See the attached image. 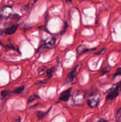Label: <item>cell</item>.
Instances as JSON below:
<instances>
[{
  "label": "cell",
  "instance_id": "8992f818",
  "mask_svg": "<svg viewBox=\"0 0 121 122\" xmlns=\"http://www.w3.org/2000/svg\"><path fill=\"white\" fill-rule=\"evenodd\" d=\"M18 29V25H13L11 27H8L4 30V33L7 35H13L16 32V30Z\"/></svg>",
  "mask_w": 121,
  "mask_h": 122
},
{
  "label": "cell",
  "instance_id": "2e32d148",
  "mask_svg": "<svg viewBox=\"0 0 121 122\" xmlns=\"http://www.w3.org/2000/svg\"><path fill=\"white\" fill-rule=\"evenodd\" d=\"M116 119L118 122H121V108L117 111L116 114Z\"/></svg>",
  "mask_w": 121,
  "mask_h": 122
},
{
  "label": "cell",
  "instance_id": "ac0fdd59",
  "mask_svg": "<svg viewBox=\"0 0 121 122\" xmlns=\"http://www.w3.org/2000/svg\"><path fill=\"white\" fill-rule=\"evenodd\" d=\"M27 10H28V6L27 5H25L22 7V11H23L24 13H25Z\"/></svg>",
  "mask_w": 121,
  "mask_h": 122
},
{
  "label": "cell",
  "instance_id": "3957f363",
  "mask_svg": "<svg viewBox=\"0 0 121 122\" xmlns=\"http://www.w3.org/2000/svg\"><path fill=\"white\" fill-rule=\"evenodd\" d=\"M78 67V66H76L73 69H72V71H71L70 74H69L68 77V81H69V82L71 83H75L76 81H77V77H76V75H77V69Z\"/></svg>",
  "mask_w": 121,
  "mask_h": 122
},
{
  "label": "cell",
  "instance_id": "9c48e42d",
  "mask_svg": "<svg viewBox=\"0 0 121 122\" xmlns=\"http://www.w3.org/2000/svg\"><path fill=\"white\" fill-rule=\"evenodd\" d=\"M24 90V86H21L17 87V88H15L13 92L14 93H15V94H20L21 93H22L23 92Z\"/></svg>",
  "mask_w": 121,
  "mask_h": 122
},
{
  "label": "cell",
  "instance_id": "ba28073f",
  "mask_svg": "<svg viewBox=\"0 0 121 122\" xmlns=\"http://www.w3.org/2000/svg\"><path fill=\"white\" fill-rule=\"evenodd\" d=\"M45 46L47 48H53L55 46V39L54 38H52L49 39H47L45 41Z\"/></svg>",
  "mask_w": 121,
  "mask_h": 122
},
{
  "label": "cell",
  "instance_id": "4fadbf2b",
  "mask_svg": "<svg viewBox=\"0 0 121 122\" xmlns=\"http://www.w3.org/2000/svg\"><path fill=\"white\" fill-rule=\"evenodd\" d=\"M110 69H110V67L109 66H107L105 67L104 69H102V71H101L100 74L102 75H105L106 73H107L108 72H109V71H110Z\"/></svg>",
  "mask_w": 121,
  "mask_h": 122
},
{
  "label": "cell",
  "instance_id": "6da1fadb",
  "mask_svg": "<svg viewBox=\"0 0 121 122\" xmlns=\"http://www.w3.org/2000/svg\"><path fill=\"white\" fill-rule=\"evenodd\" d=\"M99 96L97 94H93L89 96L87 99V104L91 108H96L98 106L99 102Z\"/></svg>",
  "mask_w": 121,
  "mask_h": 122
},
{
  "label": "cell",
  "instance_id": "8fae6325",
  "mask_svg": "<svg viewBox=\"0 0 121 122\" xmlns=\"http://www.w3.org/2000/svg\"><path fill=\"white\" fill-rule=\"evenodd\" d=\"M55 68H52V69H49V70H47V71H46V73H47V77H49V78H52V74H53V73L55 71Z\"/></svg>",
  "mask_w": 121,
  "mask_h": 122
},
{
  "label": "cell",
  "instance_id": "5b68a950",
  "mask_svg": "<svg viewBox=\"0 0 121 122\" xmlns=\"http://www.w3.org/2000/svg\"><path fill=\"white\" fill-rule=\"evenodd\" d=\"M71 88H70V89L62 92L59 97V100L62 101H67L70 99V96H71Z\"/></svg>",
  "mask_w": 121,
  "mask_h": 122
},
{
  "label": "cell",
  "instance_id": "ffe728a7",
  "mask_svg": "<svg viewBox=\"0 0 121 122\" xmlns=\"http://www.w3.org/2000/svg\"><path fill=\"white\" fill-rule=\"evenodd\" d=\"M3 33H4L3 30H1V29H0V36L2 35L3 34Z\"/></svg>",
  "mask_w": 121,
  "mask_h": 122
},
{
  "label": "cell",
  "instance_id": "d6986e66",
  "mask_svg": "<svg viewBox=\"0 0 121 122\" xmlns=\"http://www.w3.org/2000/svg\"><path fill=\"white\" fill-rule=\"evenodd\" d=\"M104 50H105V48H104V49H103V50H101V51L100 52H97V53H96V54H100L101 53H102V52H103V51H104Z\"/></svg>",
  "mask_w": 121,
  "mask_h": 122
},
{
  "label": "cell",
  "instance_id": "7c38bea8",
  "mask_svg": "<svg viewBox=\"0 0 121 122\" xmlns=\"http://www.w3.org/2000/svg\"><path fill=\"white\" fill-rule=\"evenodd\" d=\"M37 98H39V97H38L37 95H36V94H33V95H31V96L28 98L27 102H28V104L31 103V102H32L33 101H34Z\"/></svg>",
  "mask_w": 121,
  "mask_h": 122
},
{
  "label": "cell",
  "instance_id": "5bb4252c",
  "mask_svg": "<svg viewBox=\"0 0 121 122\" xmlns=\"http://www.w3.org/2000/svg\"><path fill=\"white\" fill-rule=\"evenodd\" d=\"M9 94V92L7 90L2 91L1 92V95L2 98H5Z\"/></svg>",
  "mask_w": 121,
  "mask_h": 122
},
{
  "label": "cell",
  "instance_id": "9a60e30c",
  "mask_svg": "<svg viewBox=\"0 0 121 122\" xmlns=\"http://www.w3.org/2000/svg\"><path fill=\"white\" fill-rule=\"evenodd\" d=\"M44 115H45V113L42 112H40V111H39L37 113V117L38 119L39 120H41V119H43Z\"/></svg>",
  "mask_w": 121,
  "mask_h": 122
},
{
  "label": "cell",
  "instance_id": "44dd1931",
  "mask_svg": "<svg viewBox=\"0 0 121 122\" xmlns=\"http://www.w3.org/2000/svg\"><path fill=\"white\" fill-rule=\"evenodd\" d=\"M106 122V120H104V119H101V120H98V122Z\"/></svg>",
  "mask_w": 121,
  "mask_h": 122
},
{
  "label": "cell",
  "instance_id": "30bf717a",
  "mask_svg": "<svg viewBox=\"0 0 121 122\" xmlns=\"http://www.w3.org/2000/svg\"><path fill=\"white\" fill-rule=\"evenodd\" d=\"M46 71V67L45 66L40 67L37 70V73L39 75H42Z\"/></svg>",
  "mask_w": 121,
  "mask_h": 122
},
{
  "label": "cell",
  "instance_id": "7a4b0ae2",
  "mask_svg": "<svg viewBox=\"0 0 121 122\" xmlns=\"http://www.w3.org/2000/svg\"><path fill=\"white\" fill-rule=\"evenodd\" d=\"M119 85H116L112 88H111L110 92L108 94L107 96V98L108 100H113L114 98H115L119 95Z\"/></svg>",
  "mask_w": 121,
  "mask_h": 122
},
{
  "label": "cell",
  "instance_id": "52a82bcc",
  "mask_svg": "<svg viewBox=\"0 0 121 122\" xmlns=\"http://www.w3.org/2000/svg\"><path fill=\"white\" fill-rule=\"evenodd\" d=\"M88 51H89V50L84 45H81L77 48V52L78 56H80Z\"/></svg>",
  "mask_w": 121,
  "mask_h": 122
},
{
  "label": "cell",
  "instance_id": "277c9868",
  "mask_svg": "<svg viewBox=\"0 0 121 122\" xmlns=\"http://www.w3.org/2000/svg\"><path fill=\"white\" fill-rule=\"evenodd\" d=\"M84 95L83 93H81L79 92V93H77V94L74 95L73 100L75 104L77 105L83 104V102L84 101Z\"/></svg>",
  "mask_w": 121,
  "mask_h": 122
},
{
  "label": "cell",
  "instance_id": "e0dca14e",
  "mask_svg": "<svg viewBox=\"0 0 121 122\" xmlns=\"http://www.w3.org/2000/svg\"><path fill=\"white\" fill-rule=\"evenodd\" d=\"M120 75H121V67H119L116 69V73L113 75V78H115L117 76H120Z\"/></svg>",
  "mask_w": 121,
  "mask_h": 122
},
{
  "label": "cell",
  "instance_id": "7402d4cb",
  "mask_svg": "<svg viewBox=\"0 0 121 122\" xmlns=\"http://www.w3.org/2000/svg\"><path fill=\"white\" fill-rule=\"evenodd\" d=\"M119 87H120V88H121V82H120L119 84Z\"/></svg>",
  "mask_w": 121,
  "mask_h": 122
}]
</instances>
